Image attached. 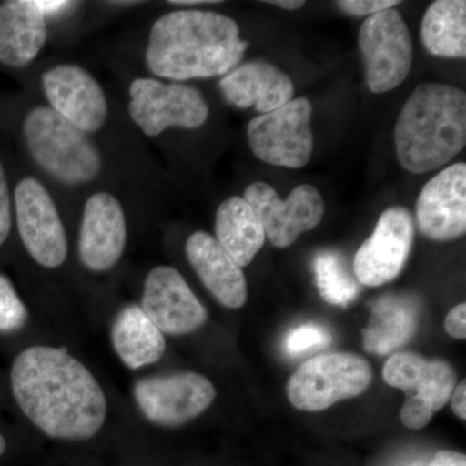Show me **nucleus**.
<instances>
[{"mask_svg": "<svg viewBox=\"0 0 466 466\" xmlns=\"http://www.w3.org/2000/svg\"><path fill=\"white\" fill-rule=\"evenodd\" d=\"M127 223L121 202L108 192L88 198L79 229V259L94 272L112 269L124 256Z\"/></svg>", "mask_w": 466, "mask_h": 466, "instance_id": "obj_16", "label": "nucleus"}, {"mask_svg": "<svg viewBox=\"0 0 466 466\" xmlns=\"http://www.w3.org/2000/svg\"><path fill=\"white\" fill-rule=\"evenodd\" d=\"M211 3H219V2H218V0H171L170 5H211Z\"/></svg>", "mask_w": 466, "mask_h": 466, "instance_id": "obj_35", "label": "nucleus"}, {"mask_svg": "<svg viewBox=\"0 0 466 466\" xmlns=\"http://www.w3.org/2000/svg\"><path fill=\"white\" fill-rule=\"evenodd\" d=\"M372 376L366 359L350 352H330L300 364L288 382L287 395L297 410L320 412L363 394Z\"/></svg>", "mask_w": 466, "mask_h": 466, "instance_id": "obj_5", "label": "nucleus"}, {"mask_svg": "<svg viewBox=\"0 0 466 466\" xmlns=\"http://www.w3.org/2000/svg\"><path fill=\"white\" fill-rule=\"evenodd\" d=\"M330 342H332V336L329 330L318 324H303L287 334L284 349L288 355L296 357L311 350L325 348Z\"/></svg>", "mask_w": 466, "mask_h": 466, "instance_id": "obj_27", "label": "nucleus"}, {"mask_svg": "<svg viewBox=\"0 0 466 466\" xmlns=\"http://www.w3.org/2000/svg\"><path fill=\"white\" fill-rule=\"evenodd\" d=\"M113 349L128 370L157 363L167 351L165 334L140 308L127 305L116 314L110 330Z\"/></svg>", "mask_w": 466, "mask_h": 466, "instance_id": "obj_21", "label": "nucleus"}, {"mask_svg": "<svg viewBox=\"0 0 466 466\" xmlns=\"http://www.w3.org/2000/svg\"><path fill=\"white\" fill-rule=\"evenodd\" d=\"M18 235L30 257L45 268H57L67 257V238L54 198L35 177L15 189Z\"/></svg>", "mask_w": 466, "mask_h": 466, "instance_id": "obj_11", "label": "nucleus"}, {"mask_svg": "<svg viewBox=\"0 0 466 466\" xmlns=\"http://www.w3.org/2000/svg\"><path fill=\"white\" fill-rule=\"evenodd\" d=\"M35 5L41 9L43 15L47 16V15L66 11V9L72 7L75 3L64 2V0H35Z\"/></svg>", "mask_w": 466, "mask_h": 466, "instance_id": "obj_33", "label": "nucleus"}, {"mask_svg": "<svg viewBox=\"0 0 466 466\" xmlns=\"http://www.w3.org/2000/svg\"><path fill=\"white\" fill-rule=\"evenodd\" d=\"M451 407H452L453 413L459 419H466V382H460L459 385L453 389L452 395L450 398Z\"/></svg>", "mask_w": 466, "mask_h": 466, "instance_id": "obj_32", "label": "nucleus"}, {"mask_svg": "<svg viewBox=\"0 0 466 466\" xmlns=\"http://www.w3.org/2000/svg\"><path fill=\"white\" fill-rule=\"evenodd\" d=\"M140 308L164 334L184 336L201 329L208 314L186 279L170 266L150 269Z\"/></svg>", "mask_w": 466, "mask_h": 466, "instance_id": "obj_14", "label": "nucleus"}, {"mask_svg": "<svg viewBox=\"0 0 466 466\" xmlns=\"http://www.w3.org/2000/svg\"><path fill=\"white\" fill-rule=\"evenodd\" d=\"M398 0H339L337 7L351 16H372L400 5Z\"/></svg>", "mask_w": 466, "mask_h": 466, "instance_id": "obj_28", "label": "nucleus"}, {"mask_svg": "<svg viewBox=\"0 0 466 466\" xmlns=\"http://www.w3.org/2000/svg\"><path fill=\"white\" fill-rule=\"evenodd\" d=\"M134 400L150 424L179 428L198 419L217 398L216 386L200 373L174 372L134 383Z\"/></svg>", "mask_w": 466, "mask_h": 466, "instance_id": "obj_7", "label": "nucleus"}, {"mask_svg": "<svg viewBox=\"0 0 466 466\" xmlns=\"http://www.w3.org/2000/svg\"><path fill=\"white\" fill-rule=\"evenodd\" d=\"M46 41V16L35 0H9L0 5V63L14 67L29 66Z\"/></svg>", "mask_w": 466, "mask_h": 466, "instance_id": "obj_20", "label": "nucleus"}, {"mask_svg": "<svg viewBox=\"0 0 466 466\" xmlns=\"http://www.w3.org/2000/svg\"><path fill=\"white\" fill-rule=\"evenodd\" d=\"M5 449H7V443H5V437H3V435H0V456H2L3 453L5 452Z\"/></svg>", "mask_w": 466, "mask_h": 466, "instance_id": "obj_36", "label": "nucleus"}, {"mask_svg": "<svg viewBox=\"0 0 466 466\" xmlns=\"http://www.w3.org/2000/svg\"><path fill=\"white\" fill-rule=\"evenodd\" d=\"M128 115L148 137H158L168 127H201L208 106L198 88L155 78H137L130 85Z\"/></svg>", "mask_w": 466, "mask_h": 466, "instance_id": "obj_10", "label": "nucleus"}, {"mask_svg": "<svg viewBox=\"0 0 466 466\" xmlns=\"http://www.w3.org/2000/svg\"><path fill=\"white\" fill-rule=\"evenodd\" d=\"M382 376L392 388L406 392L400 421L412 431L425 428L434 413L449 403L458 380L447 361L428 360L410 351L391 355L383 367Z\"/></svg>", "mask_w": 466, "mask_h": 466, "instance_id": "obj_6", "label": "nucleus"}, {"mask_svg": "<svg viewBox=\"0 0 466 466\" xmlns=\"http://www.w3.org/2000/svg\"><path fill=\"white\" fill-rule=\"evenodd\" d=\"M444 328L451 337L456 339H465L466 337V305L460 303L451 309L444 320Z\"/></svg>", "mask_w": 466, "mask_h": 466, "instance_id": "obj_30", "label": "nucleus"}, {"mask_svg": "<svg viewBox=\"0 0 466 466\" xmlns=\"http://www.w3.org/2000/svg\"><path fill=\"white\" fill-rule=\"evenodd\" d=\"M186 253L202 284L220 305L238 309L247 303L244 272L214 236L205 231L192 233L187 240Z\"/></svg>", "mask_w": 466, "mask_h": 466, "instance_id": "obj_18", "label": "nucleus"}, {"mask_svg": "<svg viewBox=\"0 0 466 466\" xmlns=\"http://www.w3.org/2000/svg\"><path fill=\"white\" fill-rule=\"evenodd\" d=\"M267 3L275 5V7L287 9V11H296V9L302 8L305 5L303 0H272V2Z\"/></svg>", "mask_w": 466, "mask_h": 466, "instance_id": "obj_34", "label": "nucleus"}, {"mask_svg": "<svg viewBox=\"0 0 466 466\" xmlns=\"http://www.w3.org/2000/svg\"><path fill=\"white\" fill-rule=\"evenodd\" d=\"M314 272L319 293L330 305L346 308L357 299L360 291L358 281L339 251H320L314 259Z\"/></svg>", "mask_w": 466, "mask_h": 466, "instance_id": "obj_25", "label": "nucleus"}, {"mask_svg": "<svg viewBox=\"0 0 466 466\" xmlns=\"http://www.w3.org/2000/svg\"><path fill=\"white\" fill-rule=\"evenodd\" d=\"M12 227L11 195L5 167L0 162V245L7 241Z\"/></svg>", "mask_w": 466, "mask_h": 466, "instance_id": "obj_29", "label": "nucleus"}, {"mask_svg": "<svg viewBox=\"0 0 466 466\" xmlns=\"http://www.w3.org/2000/svg\"><path fill=\"white\" fill-rule=\"evenodd\" d=\"M27 148L34 161L66 184H85L99 177L103 159L84 131L50 106L30 110L24 122Z\"/></svg>", "mask_w": 466, "mask_h": 466, "instance_id": "obj_4", "label": "nucleus"}, {"mask_svg": "<svg viewBox=\"0 0 466 466\" xmlns=\"http://www.w3.org/2000/svg\"><path fill=\"white\" fill-rule=\"evenodd\" d=\"M249 42L226 15L175 11L156 20L146 50L153 75L175 82L226 76L240 63Z\"/></svg>", "mask_w": 466, "mask_h": 466, "instance_id": "obj_2", "label": "nucleus"}, {"mask_svg": "<svg viewBox=\"0 0 466 466\" xmlns=\"http://www.w3.org/2000/svg\"><path fill=\"white\" fill-rule=\"evenodd\" d=\"M244 198L276 248L290 247L303 232L319 226L324 217L323 198L309 184H300L287 200H281L269 184L256 182L245 189Z\"/></svg>", "mask_w": 466, "mask_h": 466, "instance_id": "obj_12", "label": "nucleus"}, {"mask_svg": "<svg viewBox=\"0 0 466 466\" xmlns=\"http://www.w3.org/2000/svg\"><path fill=\"white\" fill-rule=\"evenodd\" d=\"M223 96L232 106L258 112H272L293 99L289 76L266 61H251L232 69L219 82Z\"/></svg>", "mask_w": 466, "mask_h": 466, "instance_id": "obj_19", "label": "nucleus"}, {"mask_svg": "<svg viewBox=\"0 0 466 466\" xmlns=\"http://www.w3.org/2000/svg\"><path fill=\"white\" fill-rule=\"evenodd\" d=\"M216 238L238 266H249L266 240L259 218L244 198L232 196L219 205Z\"/></svg>", "mask_w": 466, "mask_h": 466, "instance_id": "obj_23", "label": "nucleus"}, {"mask_svg": "<svg viewBox=\"0 0 466 466\" xmlns=\"http://www.w3.org/2000/svg\"><path fill=\"white\" fill-rule=\"evenodd\" d=\"M419 325V306L407 296H385L377 300L363 330L368 352L388 355L410 341Z\"/></svg>", "mask_w": 466, "mask_h": 466, "instance_id": "obj_22", "label": "nucleus"}, {"mask_svg": "<svg viewBox=\"0 0 466 466\" xmlns=\"http://www.w3.org/2000/svg\"><path fill=\"white\" fill-rule=\"evenodd\" d=\"M417 226L429 240L450 241L466 232V165L444 168L425 184L416 205Z\"/></svg>", "mask_w": 466, "mask_h": 466, "instance_id": "obj_17", "label": "nucleus"}, {"mask_svg": "<svg viewBox=\"0 0 466 466\" xmlns=\"http://www.w3.org/2000/svg\"><path fill=\"white\" fill-rule=\"evenodd\" d=\"M394 137L398 159L410 173L449 164L465 148V92L444 84L417 86L398 116Z\"/></svg>", "mask_w": 466, "mask_h": 466, "instance_id": "obj_3", "label": "nucleus"}, {"mask_svg": "<svg viewBox=\"0 0 466 466\" xmlns=\"http://www.w3.org/2000/svg\"><path fill=\"white\" fill-rule=\"evenodd\" d=\"M11 388L26 419L54 440H91L106 424V392L66 348L38 345L21 351L12 364Z\"/></svg>", "mask_w": 466, "mask_h": 466, "instance_id": "obj_1", "label": "nucleus"}, {"mask_svg": "<svg viewBox=\"0 0 466 466\" xmlns=\"http://www.w3.org/2000/svg\"><path fill=\"white\" fill-rule=\"evenodd\" d=\"M311 116V104L299 97L251 119L248 140L254 155L275 167H306L314 150Z\"/></svg>", "mask_w": 466, "mask_h": 466, "instance_id": "obj_9", "label": "nucleus"}, {"mask_svg": "<svg viewBox=\"0 0 466 466\" xmlns=\"http://www.w3.org/2000/svg\"><path fill=\"white\" fill-rule=\"evenodd\" d=\"M428 466H466V456L453 451H440Z\"/></svg>", "mask_w": 466, "mask_h": 466, "instance_id": "obj_31", "label": "nucleus"}, {"mask_svg": "<svg viewBox=\"0 0 466 466\" xmlns=\"http://www.w3.org/2000/svg\"><path fill=\"white\" fill-rule=\"evenodd\" d=\"M421 39L434 56L465 58L466 2L438 0L425 12Z\"/></svg>", "mask_w": 466, "mask_h": 466, "instance_id": "obj_24", "label": "nucleus"}, {"mask_svg": "<svg viewBox=\"0 0 466 466\" xmlns=\"http://www.w3.org/2000/svg\"><path fill=\"white\" fill-rule=\"evenodd\" d=\"M413 235V218L407 208L395 207L383 211L375 231L355 254L358 283L375 288L394 280L410 257Z\"/></svg>", "mask_w": 466, "mask_h": 466, "instance_id": "obj_13", "label": "nucleus"}, {"mask_svg": "<svg viewBox=\"0 0 466 466\" xmlns=\"http://www.w3.org/2000/svg\"><path fill=\"white\" fill-rule=\"evenodd\" d=\"M42 86L50 108L85 134L95 133L106 125V94L84 67L73 64L51 67L43 73Z\"/></svg>", "mask_w": 466, "mask_h": 466, "instance_id": "obj_15", "label": "nucleus"}, {"mask_svg": "<svg viewBox=\"0 0 466 466\" xmlns=\"http://www.w3.org/2000/svg\"><path fill=\"white\" fill-rule=\"evenodd\" d=\"M29 320V311L21 300L14 284L0 274V333H14L23 329Z\"/></svg>", "mask_w": 466, "mask_h": 466, "instance_id": "obj_26", "label": "nucleus"}, {"mask_svg": "<svg viewBox=\"0 0 466 466\" xmlns=\"http://www.w3.org/2000/svg\"><path fill=\"white\" fill-rule=\"evenodd\" d=\"M359 47L366 66L368 88L383 94L406 81L413 60V43L406 21L390 8L368 16L359 30Z\"/></svg>", "mask_w": 466, "mask_h": 466, "instance_id": "obj_8", "label": "nucleus"}]
</instances>
